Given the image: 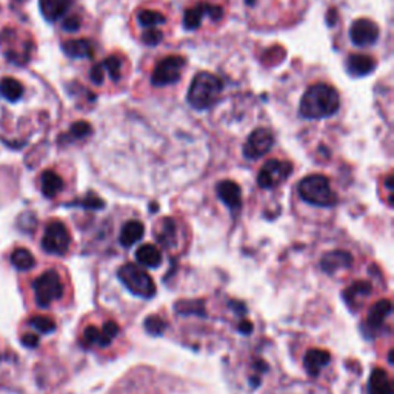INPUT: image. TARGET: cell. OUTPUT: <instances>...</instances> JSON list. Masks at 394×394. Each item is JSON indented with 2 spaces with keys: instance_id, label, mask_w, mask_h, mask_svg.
<instances>
[{
  "instance_id": "6da1fadb",
  "label": "cell",
  "mask_w": 394,
  "mask_h": 394,
  "mask_svg": "<svg viewBox=\"0 0 394 394\" xmlns=\"http://www.w3.org/2000/svg\"><path fill=\"white\" fill-rule=\"evenodd\" d=\"M340 107V98L336 88L327 83H314L300 98L299 111L305 119H327L336 115Z\"/></svg>"
},
{
  "instance_id": "7a4b0ae2",
  "label": "cell",
  "mask_w": 394,
  "mask_h": 394,
  "mask_svg": "<svg viewBox=\"0 0 394 394\" xmlns=\"http://www.w3.org/2000/svg\"><path fill=\"white\" fill-rule=\"evenodd\" d=\"M224 91V83L216 74L202 71L189 85L188 103L197 111H203L213 107Z\"/></svg>"
},
{
  "instance_id": "3957f363",
  "label": "cell",
  "mask_w": 394,
  "mask_h": 394,
  "mask_svg": "<svg viewBox=\"0 0 394 394\" xmlns=\"http://www.w3.org/2000/svg\"><path fill=\"white\" fill-rule=\"evenodd\" d=\"M299 196L316 207H333L337 203V196L333 191L330 180L322 174H309L300 180Z\"/></svg>"
},
{
  "instance_id": "277c9868",
  "label": "cell",
  "mask_w": 394,
  "mask_h": 394,
  "mask_svg": "<svg viewBox=\"0 0 394 394\" xmlns=\"http://www.w3.org/2000/svg\"><path fill=\"white\" fill-rule=\"evenodd\" d=\"M31 288L36 304L42 308H48L54 304V302H59L64 298L65 293L62 276H60L57 270L52 268L41 272V275L33 280Z\"/></svg>"
},
{
  "instance_id": "5b68a950",
  "label": "cell",
  "mask_w": 394,
  "mask_h": 394,
  "mask_svg": "<svg viewBox=\"0 0 394 394\" xmlns=\"http://www.w3.org/2000/svg\"><path fill=\"white\" fill-rule=\"evenodd\" d=\"M117 276L128 290L142 299H151L156 294V284L148 272L136 263H125Z\"/></svg>"
},
{
  "instance_id": "8992f818",
  "label": "cell",
  "mask_w": 394,
  "mask_h": 394,
  "mask_svg": "<svg viewBox=\"0 0 394 394\" xmlns=\"http://www.w3.org/2000/svg\"><path fill=\"white\" fill-rule=\"evenodd\" d=\"M71 247V234L62 221L52 219L42 234V248L50 254H66Z\"/></svg>"
},
{
  "instance_id": "52a82bcc",
  "label": "cell",
  "mask_w": 394,
  "mask_h": 394,
  "mask_svg": "<svg viewBox=\"0 0 394 394\" xmlns=\"http://www.w3.org/2000/svg\"><path fill=\"white\" fill-rule=\"evenodd\" d=\"M120 335L117 322L107 321L102 325L89 323L82 330L80 344L85 348H107Z\"/></svg>"
},
{
  "instance_id": "ba28073f",
  "label": "cell",
  "mask_w": 394,
  "mask_h": 394,
  "mask_svg": "<svg viewBox=\"0 0 394 394\" xmlns=\"http://www.w3.org/2000/svg\"><path fill=\"white\" fill-rule=\"evenodd\" d=\"M293 173V163L288 161H279V159H271L265 162L257 174V185L263 189L275 188L282 184Z\"/></svg>"
},
{
  "instance_id": "9c48e42d",
  "label": "cell",
  "mask_w": 394,
  "mask_h": 394,
  "mask_svg": "<svg viewBox=\"0 0 394 394\" xmlns=\"http://www.w3.org/2000/svg\"><path fill=\"white\" fill-rule=\"evenodd\" d=\"M185 68V59L180 56H168L162 59L154 68L151 83L154 87H166L179 82L182 70Z\"/></svg>"
},
{
  "instance_id": "30bf717a",
  "label": "cell",
  "mask_w": 394,
  "mask_h": 394,
  "mask_svg": "<svg viewBox=\"0 0 394 394\" xmlns=\"http://www.w3.org/2000/svg\"><path fill=\"white\" fill-rule=\"evenodd\" d=\"M272 143H275V136L267 128H257L251 134L248 136V139L244 145V156L249 161L259 159L265 156L271 149Z\"/></svg>"
},
{
  "instance_id": "8fae6325",
  "label": "cell",
  "mask_w": 394,
  "mask_h": 394,
  "mask_svg": "<svg viewBox=\"0 0 394 394\" xmlns=\"http://www.w3.org/2000/svg\"><path fill=\"white\" fill-rule=\"evenodd\" d=\"M208 16L213 20H219L222 19L224 13L221 6H214L210 3H199L193 6V8H188L184 14V28L188 29V31H193V29L199 28L203 17Z\"/></svg>"
},
{
  "instance_id": "7c38bea8",
  "label": "cell",
  "mask_w": 394,
  "mask_h": 394,
  "mask_svg": "<svg viewBox=\"0 0 394 394\" xmlns=\"http://www.w3.org/2000/svg\"><path fill=\"white\" fill-rule=\"evenodd\" d=\"M350 37L356 47H368V45H373L377 41L379 27L373 20L358 19L353 22L350 28Z\"/></svg>"
},
{
  "instance_id": "4fadbf2b",
  "label": "cell",
  "mask_w": 394,
  "mask_h": 394,
  "mask_svg": "<svg viewBox=\"0 0 394 394\" xmlns=\"http://www.w3.org/2000/svg\"><path fill=\"white\" fill-rule=\"evenodd\" d=\"M351 263H353V256L348 251L337 249V251L327 253L322 257L321 268L327 272V275H336V272L350 267Z\"/></svg>"
},
{
  "instance_id": "5bb4252c",
  "label": "cell",
  "mask_w": 394,
  "mask_h": 394,
  "mask_svg": "<svg viewBox=\"0 0 394 394\" xmlns=\"http://www.w3.org/2000/svg\"><path fill=\"white\" fill-rule=\"evenodd\" d=\"M219 199L231 210H238L242 205V189L233 180H222L216 187Z\"/></svg>"
},
{
  "instance_id": "9a60e30c",
  "label": "cell",
  "mask_w": 394,
  "mask_h": 394,
  "mask_svg": "<svg viewBox=\"0 0 394 394\" xmlns=\"http://www.w3.org/2000/svg\"><path fill=\"white\" fill-rule=\"evenodd\" d=\"M331 362V354L321 348H312L304 358V367L309 376H319L321 371Z\"/></svg>"
},
{
  "instance_id": "2e32d148",
  "label": "cell",
  "mask_w": 394,
  "mask_h": 394,
  "mask_svg": "<svg viewBox=\"0 0 394 394\" xmlns=\"http://www.w3.org/2000/svg\"><path fill=\"white\" fill-rule=\"evenodd\" d=\"M393 313V305L390 299H382L370 308L367 316V325L371 330H379L390 319Z\"/></svg>"
},
{
  "instance_id": "e0dca14e",
  "label": "cell",
  "mask_w": 394,
  "mask_h": 394,
  "mask_svg": "<svg viewBox=\"0 0 394 394\" xmlns=\"http://www.w3.org/2000/svg\"><path fill=\"white\" fill-rule=\"evenodd\" d=\"M371 290H373V288H371L368 280H356L344 293L345 302L353 309L359 308L363 304V300H365L368 296H371Z\"/></svg>"
},
{
  "instance_id": "ac0fdd59",
  "label": "cell",
  "mask_w": 394,
  "mask_h": 394,
  "mask_svg": "<svg viewBox=\"0 0 394 394\" xmlns=\"http://www.w3.org/2000/svg\"><path fill=\"white\" fill-rule=\"evenodd\" d=\"M64 179L54 170H45L41 174V191L48 199H56L64 189Z\"/></svg>"
},
{
  "instance_id": "d6986e66",
  "label": "cell",
  "mask_w": 394,
  "mask_h": 394,
  "mask_svg": "<svg viewBox=\"0 0 394 394\" xmlns=\"http://www.w3.org/2000/svg\"><path fill=\"white\" fill-rule=\"evenodd\" d=\"M41 13L48 22H56L73 6V0H39Z\"/></svg>"
},
{
  "instance_id": "ffe728a7",
  "label": "cell",
  "mask_w": 394,
  "mask_h": 394,
  "mask_svg": "<svg viewBox=\"0 0 394 394\" xmlns=\"http://www.w3.org/2000/svg\"><path fill=\"white\" fill-rule=\"evenodd\" d=\"M154 234L159 244L163 248H173L177 240V230L171 217H163L156 224Z\"/></svg>"
},
{
  "instance_id": "44dd1931",
  "label": "cell",
  "mask_w": 394,
  "mask_h": 394,
  "mask_svg": "<svg viewBox=\"0 0 394 394\" xmlns=\"http://www.w3.org/2000/svg\"><path fill=\"white\" fill-rule=\"evenodd\" d=\"M370 394H393V382L390 374L382 368L373 370L368 382Z\"/></svg>"
},
{
  "instance_id": "7402d4cb",
  "label": "cell",
  "mask_w": 394,
  "mask_h": 394,
  "mask_svg": "<svg viewBox=\"0 0 394 394\" xmlns=\"http://www.w3.org/2000/svg\"><path fill=\"white\" fill-rule=\"evenodd\" d=\"M376 60L365 54H351L346 60V70L353 75H367L373 73Z\"/></svg>"
},
{
  "instance_id": "603a6c76",
  "label": "cell",
  "mask_w": 394,
  "mask_h": 394,
  "mask_svg": "<svg viewBox=\"0 0 394 394\" xmlns=\"http://www.w3.org/2000/svg\"><path fill=\"white\" fill-rule=\"evenodd\" d=\"M143 234H145V225L138 219H133V221H128L122 226L119 240L124 247H133L136 242H139L143 238Z\"/></svg>"
},
{
  "instance_id": "cb8c5ba5",
  "label": "cell",
  "mask_w": 394,
  "mask_h": 394,
  "mask_svg": "<svg viewBox=\"0 0 394 394\" xmlns=\"http://www.w3.org/2000/svg\"><path fill=\"white\" fill-rule=\"evenodd\" d=\"M62 50L71 59H89L93 57V45L85 39L68 41L62 43Z\"/></svg>"
},
{
  "instance_id": "d4e9b609",
  "label": "cell",
  "mask_w": 394,
  "mask_h": 394,
  "mask_svg": "<svg viewBox=\"0 0 394 394\" xmlns=\"http://www.w3.org/2000/svg\"><path fill=\"white\" fill-rule=\"evenodd\" d=\"M136 259H138V262L143 265V267L156 268L162 262V253L156 245L145 244L138 248V251H136Z\"/></svg>"
},
{
  "instance_id": "484cf974",
  "label": "cell",
  "mask_w": 394,
  "mask_h": 394,
  "mask_svg": "<svg viewBox=\"0 0 394 394\" xmlns=\"http://www.w3.org/2000/svg\"><path fill=\"white\" fill-rule=\"evenodd\" d=\"M0 96L8 102H17L24 96V87L16 79L3 78L0 80Z\"/></svg>"
},
{
  "instance_id": "4316f807",
  "label": "cell",
  "mask_w": 394,
  "mask_h": 394,
  "mask_svg": "<svg viewBox=\"0 0 394 394\" xmlns=\"http://www.w3.org/2000/svg\"><path fill=\"white\" fill-rule=\"evenodd\" d=\"M10 261L13 263V267L17 268L19 271H28L36 265V257L33 256V253L29 251V249L22 248V247L13 249Z\"/></svg>"
},
{
  "instance_id": "83f0119b",
  "label": "cell",
  "mask_w": 394,
  "mask_h": 394,
  "mask_svg": "<svg viewBox=\"0 0 394 394\" xmlns=\"http://www.w3.org/2000/svg\"><path fill=\"white\" fill-rule=\"evenodd\" d=\"M28 327L37 333H41V335H50V333L56 330V322L50 316L36 314L28 319Z\"/></svg>"
},
{
  "instance_id": "f1b7e54d",
  "label": "cell",
  "mask_w": 394,
  "mask_h": 394,
  "mask_svg": "<svg viewBox=\"0 0 394 394\" xmlns=\"http://www.w3.org/2000/svg\"><path fill=\"white\" fill-rule=\"evenodd\" d=\"M138 22L139 25L143 28H154L165 22V16L162 13L154 11V10H143L138 14Z\"/></svg>"
},
{
  "instance_id": "f546056e",
  "label": "cell",
  "mask_w": 394,
  "mask_h": 394,
  "mask_svg": "<svg viewBox=\"0 0 394 394\" xmlns=\"http://www.w3.org/2000/svg\"><path fill=\"white\" fill-rule=\"evenodd\" d=\"M91 131H93L91 125L88 122H83V120H80V122L73 124L71 128H70V131L64 134V138L60 140H70V142L71 140H79V139H83V138H87V136H89Z\"/></svg>"
},
{
  "instance_id": "4dcf8cb0",
  "label": "cell",
  "mask_w": 394,
  "mask_h": 394,
  "mask_svg": "<svg viewBox=\"0 0 394 394\" xmlns=\"http://www.w3.org/2000/svg\"><path fill=\"white\" fill-rule=\"evenodd\" d=\"M176 309L180 314H193V316H203V314H205V307H203V302H199V300L179 302Z\"/></svg>"
},
{
  "instance_id": "1f68e13d",
  "label": "cell",
  "mask_w": 394,
  "mask_h": 394,
  "mask_svg": "<svg viewBox=\"0 0 394 394\" xmlns=\"http://www.w3.org/2000/svg\"><path fill=\"white\" fill-rule=\"evenodd\" d=\"M101 65H102L103 70H107L108 75L112 80L117 82L120 79V73H122V64H120L119 57H116V56L107 57Z\"/></svg>"
},
{
  "instance_id": "d6a6232c",
  "label": "cell",
  "mask_w": 394,
  "mask_h": 394,
  "mask_svg": "<svg viewBox=\"0 0 394 394\" xmlns=\"http://www.w3.org/2000/svg\"><path fill=\"white\" fill-rule=\"evenodd\" d=\"M145 328L153 336H161L166 328V323L159 316H151L145 321Z\"/></svg>"
},
{
  "instance_id": "836d02e7",
  "label": "cell",
  "mask_w": 394,
  "mask_h": 394,
  "mask_svg": "<svg viewBox=\"0 0 394 394\" xmlns=\"http://www.w3.org/2000/svg\"><path fill=\"white\" fill-rule=\"evenodd\" d=\"M75 205H80L83 208H91V210H98L103 207V200L101 197H97L94 193H89L88 196L83 197L82 200H79Z\"/></svg>"
},
{
  "instance_id": "e575fe53",
  "label": "cell",
  "mask_w": 394,
  "mask_h": 394,
  "mask_svg": "<svg viewBox=\"0 0 394 394\" xmlns=\"http://www.w3.org/2000/svg\"><path fill=\"white\" fill-rule=\"evenodd\" d=\"M142 41L143 43L149 45V47H154V45L161 43L162 41V33L159 31L156 28H148V31H145L142 34Z\"/></svg>"
},
{
  "instance_id": "d590c367",
  "label": "cell",
  "mask_w": 394,
  "mask_h": 394,
  "mask_svg": "<svg viewBox=\"0 0 394 394\" xmlns=\"http://www.w3.org/2000/svg\"><path fill=\"white\" fill-rule=\"evenodd\" d=\"M62 28L68 33H74L80 28V17L79 16H70L62 22Z\"/></svg>"
},
{
  "instance_id": "8d00e7d4",
  "label": "cell",
  "mask_w": 394,
  "mask_h": 394,
  "mask_svg": "<svg viewBox=\"0 0 394 394\" xmlns=\"http://www.w3.org/2000/svg\"><path fill=\"white\" fill-rule=\"evenodd\" d=\"M89 78H91V80H93V82L96 83V85H102V83H103V78H105L102 65H94L93 68H91Z\"/></svg>"
},
{
  "instance_id": "74e56055",
  "label": "cell",
  "mask_w": 394,
  "mask_h": 394,
  "mask_svg": "<svg viewBox=\"0 0 394 394\" xmlns=\"http://www.w3.org/2000/svg\"><path fill=\"white\" fill-rule=\"evenodd\" d=\"M20 339H22V344H24L28 348H36L37 345H39V336L34 335V333H31V331L24 333Z\"/></svg>"
},
{
  "instance_id": "f35d334b",
  "label": "cell",
  "mask_w": 394,
  "mask_h": 394,
  "mask_svg": "<svg viewBox=\"0 0 394 394\" xmlns=\"http://www.w3.org/2000/svg\"><path fill=\"white\" fill-rule=\"evenodd\" d=\"M239 330L244 333V335H249V333L253 331V323L249 322V321H247V319H244V321H240L239 322Z\"/></svg>"
},
{
  "instance_id": "ab89813d",
  "label": "cell",
  "mask_w": 394,
  "mask_h": 394,
  "mask_svg": "<svg viewBox=\"0 0 394 394\" xmlns=\"http://www.w3.org/2000/svg\"><path fill=\"white\" fill-rule=\"evenodd\" d=\"M16 2H25V0H16Z\"/></svg>"
}]
</instances>
